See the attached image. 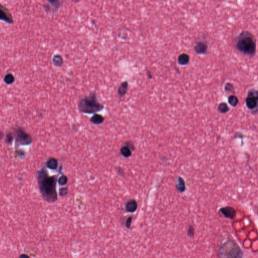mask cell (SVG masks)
I'll return each instance as SVG.
<instances>
[{
    "instance_id": "6da1fadb",
    "label": "cell",
    "mask_w": 258,
    "mask_h": 258,
    "mask_svg": "<svg viewBox=\"0 0 258 258\" xmlns=\"http://www.w3.org/2000/svg\"><path fill=\"white\" fill-rule=\"evenodd\" d=\"M37 181L40 192L43 199L49 203H53L58 200L56 192V176H50L46 167L37 171Z\"/></svg>"
},
{
    "instance_id": "7a4b0ae2",
    "label": "cell",
    "mask_w": 258,
    "mask_h": 258,
    "mask_svg": "<svg viewBox=\"0 0 258 258\" xmlns=\"http://www.w3.org/2000/svg\"><path fill=\"white\" fill-rule=\"evenodd\" d=\"M236 49L249 58L255 56L256 51V39L248 31H241L234 40Z\"/></svg>"
},
{
    "instance_id": "3957f363",
    "label": "cell",
    "mask_w": 258,
    "mask_h": 258,
    "mask_svg": "<svg viewBox=\"0 0 258 258\" xmlns=\"http://www.w3.org/2000/svg\"><path fill=\"white\" fill-rule=\"evenodd\" d=\"M78 107L80 112L85 114H95L104 108V105L98 100L95 92L81 99Z\"/></svg>"
},
{
    "instance_id": "277c9868",
    "label": "cell",
    "mask_w": 258,
    "mask_h": 258,
    "mask_svg": "<svg viewBox=\"0 0 258 258\" xmlns=\"http://www.w3.org/2000/svg\"><path fill=\"white\" fill-rule=\"evenodd\" d=\"M217 255L220 258H241L244 253L236 241L228 239L219 247Z\"/></svg>"
},
{
    "instance_id": "5b68a950",
    "label": "cell",
    "mask_w": 258,
    "mask_h": 258,
    "mask_svg": "<svg viewBox=\"0 0 258 258\" xmlns=\"http://www.w3.org/2000/svg\"><path fill=\"white\" fill-rule=\"evenodd\" d=\"M14 135L17 145H28L32 143V137L22 127L16 128L14 131Z\"/></svg>"
},
{
    "instance_id": "8992f818",
    "label": "cell",
    "mask_w": 258,
    "mask_h": 258,
    "mask_svg": "<svg viewBox=\"0 0 258 258\" xmlns=\"http://www.w3.org/2000/svg\"><path fill=\"white\" fill-rule=\"evenodd\" d=\"M246 106L252 111L253 114L258 112V90L251 89L247 93L246 98Z\"/></svg>"
},
{
    "instance_id": "52a82bcc",
    "label": "cell",
    "mask_w": 258,
    "mask_h": 258,
    "mask_svg": "<svg viewBox=\"0 0 258 258\" xmlns=\"http://www.w3.org/2000/svg\"><path fill=\"white\" fill-rule=\"evenodd\" d=\"M0 19L8 24H13V17L8 8H7V7L2 4L0 5Z\"/></svg>"
},
{
    "instance_id": "ba28073f",
    "label": "cell",
    "mask_w": 258,
    "mask_h": 258,
    "mask_svg": "<svg viewBox=\"0 0 258 258\" xmlns=\"http://www.w3.org/2000/svg\"><path fill=\"white\" fill-rule=\"evenodd\" d=\"M219 212L221 213L225 217L230 219L231 220L234 219L237 216V212L235 209L231 206H225L220 208Z\"/></svg>"
},
{
    "instance_id": "9c48e42d",
    "label": "cell",
    "mask_w": 258,
    "mask_h": 258,
    "mask_svg": "<svg viewBox=\"0 0 258 258\" xmlns=\"http://www.w3.org/2000/svg\"><path fill=\"white\" fill-rule=\"evenodd\" d=\"M194 50L197 54L203 55L207 52L208 45L204 41H197L195 44Z\"/></svg>"
},
{
    "instance_id": "30bf717a",
    "label": "cell",
    "mask_w": 258,
    "mask_h": 258,
    "mask_svg": "<svg viewBox=\"0 0 258 258\" xmlns=\"http://www.w3.org/2000/svg\"><path fill=\"white\" fill-rule=\"evenodd\" d=\"M47 1L51 6L52 12L53 13L58 11L64 3V0H47Z\"/></svg>"
},
{
    "instance_id": "8fae6325",
    "label": "cell",
    "mask_w": 258,
    "mask_h": 258,
    "mask_svg": "<svg viewBox=\"0 0 258 258\" xmlns=\"http://www.w3.org/2000/svg\"><path fill=\"white\" fill-rule=\"evenodd\" d=\"M126 210L129 212H134L138 208V203L135 200H129L125 205Z\"/></svg>"
},
{
    "instance_id": "7c38bea8",
    "label": "cell",
    "mask_w": 258,
    "mask_h": 258,
    "mask_svg": "<svg viewBox=\"0 0 258 258\" xmlns=\"http://www.w3.org/2000/svg\"><path fill=\"white\" fill-rule=\"evenodd\" d=\"M176 187L178 191H179L181 193H182L185 191V182L184 179L181 176H179L176 179Z\"/></svg>"
},
{
    "instance_id": "4fadbf2b",
    "label": "cell",
    "mask_w": 258,
    "mask_h": 258,
    "mask_svg": "<svg viewBox=\"0 0 258 258\" xmlns=\"http://www.w3.org/2000/svg\"><path fill=\"white\" fill-rule=\"evenodd\" d=\"M90 121L91 123L94 124H100L103 123L105 121V118L99 114H94L91 117Z\"/></svg>"
},
{
    "instance_id": "5bb4252c",
    "label": "cell",
    "mask_w": 258,
    "mask_h": 258,
    "mask_svg": "<svg viewBox=\"0 0 258 258\" xmlns=\"http://www.w3.org/2000/svg\"><path fill=\"white\" fill-rule=\"evenodd\" d=\"M58 160L56 158L51 157L47 161V166L52 170H56L58 167Z\"/></svg>"
},
{
    "instance_id": "9a60e30c",
    "label": "cell",
    "mask_w": 258,
    "mask_h": 258,
    "mask_svg": "<svg viewBox=\"0 0 258 258\" xmlns=\"http://www.w3.org/2000/svg\"><path fill=\"white\" fill-rule=\"evenodd\" d=\"M53 63L56 67H62L64 64V60L62 56L59 54L54 55L53 58Z\"/></svg>"
},
{
    "instance_id": "2e32d148",
    "label": "cell",
    "mask_w": 258,
    "mask_h": 258,
    "mask_svg": "<svg viewBox=\"0 0 258 258\" xmlns=\"http://www.w3.org/2000/svg\"><path fill=\"white\" fill-rule=\"evenodd\" d=\"M128 89V83L127 81L121 83L118 87V93L120 96H123L127 93Z\"/></svg>"
},
{
    "instance_id": "e0dca14e",
    "label": "cell",
    "mask_w": 258,
    "mask_h": 258,
    "mask_svg": "<svg viewBox=\"0 0 258 258\" xmlns=\"http://www.w3.org/2000/svg\"><path fill=\"white\" fill-rule=\"evenodd\" d=\"M178 63L181 65H185L190 61V56L186 53H182L178 58Z\"/></svg>"
},
{
    "instance_id": "ac0fdd59",
    "label": "cell",
    "mask_w": 258,
    "mask_h": 258,
    "mask_svg": "<svg viewBox=\"0 0 258 258\" xmlns=\"http://www.w3.org/2000/svg\"><path fill=\"white\" fill-rule=\"evenodd\" d=\"M120 152L121 155L126 158L131 156L132 155V150L126 145H124V146L121 147Z\"/></svg>"
},
{
    "instance_id": "d6986e66",
    "label": "cell",
    "mask_w": 258,
    "mask_h": 258,
    "mask_svg": "<svg viewBox=\"0 0 258 258\" xmlns=\"http://www.w3.org/2000/svg\"><path fill=\"white\" fill-rule=\"evenodd\" d=\"M217 110L221 114H226L230 111V108L228 106L227 103L223 102L219 104Z\"/></svg>"
},
{
    "instance_id": "ffe728a7",
    "label": "cell",
    "mask_w": 258,
    "mask_h": 258,
    "mask_svg": "<svg viewBox=\"0 0 258 258\" xmlns=\"http://www.w3.org/2000/svg\"><path fill=\"white\" fill-rule=\"evenodd\" d=\"M228 102L232 107H236L238 105L239 100L237 96L234 95H231L228 97Z\"/></svg>"
},
{
    "instance_id": "44dd1931",
    "label": "cell",
    "mask_w": 258,
    "mask_h": 258,
    "mask_svg": "<svg viewBox=\"0 0 258 258\" xmlns=\"http://www.w3.org/2000/svg\"><path fill=\"white\" fill-rule=\"evenodd\" d=\"M15 80V77L11 73L7 74L4 78V81L5 82V83L8 84V85H10V84H11L13 83H14Z\"/></svg>"
},
{
    "instance_id": "7402d4cb",
    "label": "cell",
    "mask_w": 258,
    "mask_h": 258,
    "mask_svg": "<svg viewBox=\"0 0 258 258\" xmlns=\"http://www.w3.org/2000/svg\"><path fill=\"white\" fill-rule=\"evenodd\" d=\"M225 91L227 92H231L232 93H235V88L233 84L227 82L225 84L224 86Z\"/></svg>"
},
{
    "instance_id": "603a6c76",
    "label": "cell",
    "mask_w": 258,
    "mask_h": 258,
    "mask_svg": "<svg viewBox=\"0 0 258 258\" xmlns=\"http://www.w3.org/2000/svg\"><path fill=\"white\" fill-rule=\"evenodd\" d=\"M14 138L15 137H14V134H13L11 132L8 133L6 135V137L5 139V142L7 144H11Z\"/></svg>"
},
{
    "instance_id": "cb8c5ba5",
    "label": "cell",
    "mask_w": 258,
    "mask_h": 258,
    "mask_svg": "<svg viewBox=\"0 0 258 258\" xmlns=\"http://www.w3.org/2000/svg\"><path fill=\"white\" fill-rule=\"evenodd\" d=\"M58 184L60 185H65L68 182V178L65 175H62L58 179Z\"/></svg>"
},
{
    "instance_id": "d4e9b609",
    "label": "cell",
    "mask_w": 258,
    "mask_h": 258,
    "mask_svg": "<svg viewBox=\"0 0 258 258\" xmlns=\"http://www.w3.org/2000/svg\"><path fill=\"white\" fill-rule=\"evenodd\" d=\"M68 193V189L67 187L62 188L59 190L60 196H61V197L65 196L66 195H67Z\"/></svg>"
},
{
    "instance_id": "484cf974",
    "label": "cell",
    "mask_w": 258,
    "mask_h": 258,
    "mask_svg": "<svg viewBox=\"0 0 258 258\" xmlns=\"http://www.w3.org/2000/svg\"><path fill=\"white\" fill-rule=\"evenodd\" d=\"M188 235L190 237H193L194 235V229L193 226H190L188 232Z\"/></svg>"
},
{
    "instance_id": "4316f807",
    "label": "cell",
    "mask_w": 258,
    "mask_h": 258,
    "mask_svg": "<svg viewBox=\"0 0 258 258\" xmlns=\"http://www.w3.org/2000/svg\"><path fill=\"white\" fill-rule=\"evenodd\" d=\"M132 221V217H130L128 218L126 223V226L127 228H130L131 227V223Z\"/></svg>"
},
{
    "instance_id": "83f0119b",
    "label": "cell",
    "mask_w": 258,
    "mask_h": 258,
    "mask_svg": "<svg viewBox=\"0 0 258 258\" xmlns=\"http://www.w3.org/2000/svg\"><path fill=\"white\" fill-rule=\"evenodd\" d=\"M125 145H127V146H129V147L131 148L132 150H134L135 147H134V145L132 143L127 142V143H125Z\"/></svg>"
},
{
    "instance_id": "f1b7e54d",
    "label": "cell",
    "mask_w": 258,
    "mask_h": 258,
    "mask_svg": "<svg viewBox=\"0 0 258 258\" xmlns=\"http://www.w3.org/2000/svg\"><path fill=\"white\" fill-rule=\"evenodd\" d=\"M17 154L18 156L20 157L21 156H24V151L22 150H18L17 151Z\"/></svg>"
},
{
    "instance_id": "f546056e",
    "label": "cell",
    "mask_w": 258,
    "mask_h": 258,
    "mask_svg": "<svg viewBox=\"0 0 258 258\" xmlns=\"http://www.w3.org/2000/svg\"><path fill=\"white\" fill-rule=\"evenodd\" d=\"M20 258H22V257H27V258H29V256H28V255H26V254H22V255L20 256Z\"/></svg>"
},
{
    "instance_id": "4dcf8cb0",
    "label": "cell",
    "mask_w": 258,
    "mask_h": 258,
    "mask_svg": "<svg viewBox=\"0 0 258 258\" xmlns=\"http://www.w3.org/2000/svg\"><path fill=\"white\" fill-rule=\"evenodd\" d=\"M73 2H74L75 3H78V2H80V0H71Z\"/></svg>"
},
{
    "instance_id": "1f68e13d",
    "label": "cell",
    "mask_w": 258,
    "mask_h": 258,
    "mask_svg": "<svg viewBox=\"0 0 258 258\" xmlns=\"http://www.w3.org/2000/svg\"><path fill=\"white\" fill-rule=\"evenodd\" d=\"M257 211H258V207H257Z\"/></svg>"
}]
</instances>
